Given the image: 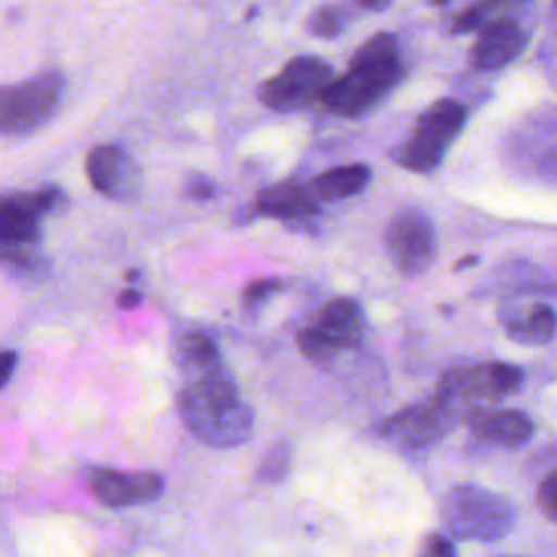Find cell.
Returning a JSON list of instances; mask_svg holds the SVG:
<instances>
[{
	"instance_id": "cell-1",
	"label": "cell",
	"mask_w": 557,
	"mask_h": 557,
	"mask_svg": "<svg viewBox=\"0 0 557 557\" xmlns=\"http://www.w3.org/2000/svg\"><path fill=\"white\" fill-rule=\"evenodd\" d=\"M178 409L187 429L209 446H237L252 433V411L222 363L187 372Z\"/></svg>"
},
{
	"instance_id": "cell-2",
	"label": "cell",
	"mask_w": 557,
	"mask_h": 557,
	"mask_svg": "<svg viewBox=\"0 0 557 557\" xmlns=\"http://www.w3.org/2000/svg\"><path fill=\"white\" fill-rule=\"evenodd\" d=\"M446 529L461 540L496 542L516 524V507L500 494L463 483L448 492L442 507Z\"/></svg>"
},
{
	"instance_id": "cell-3",
	"label": "cell",
	"mask_w": 557,
	"mask_h": 557,
	"mask_svg": "<svg viewBox=\"0 0 557 557\" xmlns=\"http://www.w3.org/2000/svg\"><path fill=\"white\" fill-rule=\"evenodd\" d=\"M522 385V370L513 363L487 361L472 366H455L446 370L437 383L435 396L450 405L457 416H470L511 396Z\"/></svg>"
},
{
	"instance_id": "cell-4",
	"label": "cell",
	"mask_w": 557,
	"mask_h": 557,
	"mask_svg": "<svg viewBox=\"0 0 557 557\" xmlns=\"http://www.w3.org/2000/svg\"><path fill=\"white\" fill-rule=\"evenodd\" d=\"M61 202L63 191L59 187L0 196V259L15 265L35 263L39 248V218Z\"/></svg>"
},
{
	"instance_id": "cell-5",
	"label": "cell",
	"mask_w": 557,
	"mask_h": 557,
	"mask_svg": "<svg viewBox=\"0 0 557 557\" xmlns=\"http://www.w3.org/2000/svg\"><path fill=\"white\" fill-rule=\"evenodd\" d=\"M65 94L59 72H44L17 85H0V133L30 135L52 120Z\"/></svg>"
},
{
	"instance_id": "cell-6",
	"label": "cell",
	"mask_w": 557,
	"mask_h": 557,
	"mask_svg": "<svg viewBox=\"0 0 557 557\" xmlns=\"http://www.w3.org/2000/svg\"><path fill=\"white\" fill-rule=\"evenodd\" d=\"M403 78V63L398 57L348 67V72L331 81L320 94V102L335 115L355 117L379 104Z\"/></svg>"
},
{
	"instance_id": "cell-7",
	"label": "cell",
	"mask_w": 557,
	"mask_h": 557,
	"mask_svg": "<svg viewBox=\"0 0 557 557\" xmlns=\"http://www.w3.org/2000/svg\"><path fill=\"white\" fill-rule=\"evenodd\" d=\"M466 122V107L457 100L444 98L431 104L418 120L411 137L398 148L396 161L411 172H431L440 165L448 146L461 133Z\"/></svg>"
},
{
	"instance_id": "cell-8",
	"label": "cell",
	"mask_w": 557,
	"mask_h": 557,
	"mask_svg": "<svg viewBox=\"0 0 557 557\" xmlns=\"http://www.w3.org/2000/svg\"><path fill=\"white\" fill-rule=\"evenodd\" d=\"M457 411L433 394V398L409 405L381 424V435L407 450H420L440 442L457 422Z\"/></svg>"
},
{
	"instance_id": "cell-9",
	"label": "cell",
	"mask_w": 557,
	"mask_h": 557,
	"mask_svg": "<svg viewBox=\"0 0 557 557\" xmlns=\"http://www.w3.org/2000/svg\"><path fill=\"white\" fill-rule=\"evenodd\" d=\"M331 81L333 72L326 61L318 57H294L278 74L261 85L259 98L270 109L287 111L309 100H320V94Z\"/></svg>"
},
{
	"instance_id": "cell-10",
	"label": "cell",
	"mask_w": 557,
	"mask_h": 557,
	"mask_svg": "<svg viewBox=\"0 0 557 557\" xmlns=\"http://www.w3.org/2000/svg\"><path fill=\"white\" fill-rule=\"evenodd\" d=\"M385 246L400 274L418 276L435 257V228L422 211L405 209L392 218L385 231Z\"/></svg>"
},
{
	"instance_id": "cell-11",
	"label": "cell",
	"mask_w": 557,
	"mask_h": 557,
	"mask_svg": "<svg viewBox=\"0 0 557 557\" xmlns=\"http://www.w3.org/2000/svg\"><path fill=\"white\" fill-rule=\"evenodd\" d=\"M89 485L96 498L109 507H131L161 496L163 479L157 472H122V470H91Z\"/></svg>"
},
{
	"instance_id": "cell-12",
	"label": "cell",
	"mask_w": 557,
	"mask_h": 557,
	"mask_svg": "<svg viewBox=\"0 0 557 557\" xmlns=\"http://www.w3.org/2000/svg\"><path fill=\"white\" fill-rule=\"evenodd\" d=\"M524 44L527 33L520 28V24L511 17H498L483 24L472 46L470 61L481 72L500 70L522 52Z\"/></svg>"
},
{
	"instance_id": "cell-13",
	"label": "cell",
	"mask_w": 557,
	"mask_h": 557,
	"mask_svg": "<svg viewBox=\"0 0 557 557\" xmlns=\"http://www.w3.org/2000/svg\"><path fill=\"white\" fill-rule=\"evenodd\" d=\"M313 326L335 352L352 348L359 344L366 329L363 309L352 298H333L324 305Z\"/></svg>"
},
{
	"instance_id": "cell-14",
	"label": "cell",
	"mask_w": 557,
	"mask_h": 557,
	"mask_svg": "<svg viewBox=\"0 0 557 557\" xmlns=\"http://www.w3.org/2000/svg\"><path fill=\"white\" fill-rule=\"evenodd\" d=\"M472 433L494 446L518 448L533 435V422L527 413L516 409H479L468 416Z\"/></svg>"
},
{
	"instance_id": "cell-15",
	"label": "cell",
	"mask_w": 557,
	"mask_h": 557,
	"mask_svg": "<svg viewBox=\"0 0 557 557\" xmlns=\"http://www.w3.org/2000/svg\"><path fill=\"white\" fill-rule=\"evenodd\" d=\"M257 211L270 218L278 220H302L313 213H318L320 202L313 198L309 185L296 183V181H285L270 185L259 191Z\"/></svg>"
},
{
	"instance_id": "cell-16",
	"label": "cell",
	"mask_w": 557,
	"mask_h": 557,
	"mask_svg": "<svg viewBox=\"0 0 557 557\" xmlns=\"http://www.w3.org/2000/svg\"><path fill=\"white\" fill-rule=\"evenodd\" d=\"M85 168L96 191L117 198L128 189V159L120 146H96L87 154Z\"/></svg>"
},
{
	"instance_id": "cell-17",
	"label": "cell",
	"mask_w": 557,
	"mask_h": 557,
	"mask_svg": "<svg viewBox=\"0 0 557 557\" xmlns=\"http://www.w3.org/2000/svg\"><path fill=\"white\" fill-rule=\"evenodd\" d=\"M370 176L372 172L366 163H348L318 174L309 189L318 202H333L359 194L370 183Z\"/></svg>"
},
{
	"instance_id": "cell-18",
	"label": "cell",
	"mask_w": 557,
	"mask_h": 557,
	"mask_svg": "<svg viewBox=\"0 0 557 557\" xmlns=\"http://www.w3.org/2000/svg\"><path fill=\"white\" fill-rule=\"evenodd\" d=\"M505 331L511 339L522 344H546L557 331V313L548 305H533L522 313L503 318Z\"/></svg>"
},
{
	"instance_id": "cell-19",
	"label": "cell",
	"mask_w": 557,
	"mask_h": 557,
	"mask_svg": "<svg viewBox=\"0 0 557 557\" xmlns=\"http://www.w3.org/2000/svg\"><path fill=\"white\" fill-rule=\"evenodd\" d=\"M178 357L187 372L202 370L220 363L218 346L202 333H189L178 342Z\"/></svg>"
},
{
	"instance_id": "cell-20",
	"label": "cell",
	"mask_w": 557,
	"mask_h": 557,
	"mask_svg": "<svg viewBox=\"0 0 557 557\" xmlns=\"http://www.w3.org/2000/svg\"><path fill=\"white\" fill-rule=\"evenodd\" d=\"M398 57V44L396 37L389 33H379L372 35L370 39H366L352 54L350 65L348 67H359V65H368V63H376V61H385Z\"/></svg>"
},
{
	"instance_id": "cell-21",
	"label": "cell",
	"mask_w": 557,
	"mask_h": 557,
	"mask_svg": "<svg viewBox=\"0 0 557 557\" xmlns=\"http://www.w3.org/2000/svg\"><path fill=\"white\" fill-rule=\"evenodd\" d=\"M513 0H476L474 4H470L463 13H459V17L453 24V33H470L476 30L479 26H483L487 22V17L498 11L500 7L511 4Z\"/></svg>"
},
{
	"instance_id": "cell-22",
	"label": "cell",
	"mask_w": 557,
	"mask_h": 557,
	"mask_svg": "<svg viewBox=\"0 0 557 557\" xmlns=\"http://www.w3.org/2000/svg\"><path fill=\"white\" fill-rule=\"evenodd\" d=\"M342 26H344V20L337 7H320L318 11L311 13L307 22L309 33L318 37H335L342 30Z\"/></svg>"
},
{
	"instance_id": "cell-23",
	"label": "cell",
	"mask_w": 557,
	"mask_h": 557,
	"mask_svg": "<svg viewBox=\"0 0 557 557\" xmlns=\"http://www.w3.org/2000/svg\"><path fill=\"white\" fill-rule=\"evenodd\" d=\"M289 446H276L270 450L259 468L261 481H281L289 470Z\"/></svg>"
},
{
	"instance_id": "cell-24",
	"label": "cell",
	"mask_w": 557,
	"mask_h": 557,
	"mask_svg": "<svg viewBox=\"0 0 557 557\" xmlns=\"http://www.w3.org/2000/svg\"><path fill=\"white\" fill-rule=\"evenodd\" d=\"M537 503L542 507V511L557 522V472L548 474L537 490Z\"/></svg>"
},
{
	"instance_id": "cell-25",
	"label": "cell",
	"mask_w": 557,
	"mask_h": 557,
	"mask_svg": "<svg viewBox=\"0 0 557 557\" xmlns=\"http://www.w3.org/2000/svg\"><path fill=\"white\" fill-rule=\"evenodd\" d=\"M278 289V281H274V278H261V281H255V283H250L246 289H244V302L246 305H261V302H265L274 292Z\"/></svg>"
},
{
	"instance_id": "cell-26",
	"label": "cell",
	"mask_w": 557,
	"mask_h": 557,
	"mask_svg": "<svg viewBox=\"0 0 557 557\" xmlns=\"http://www.w3.org/2000/svg\"><path fill=\"white\" fill-rule=\"evenodd\" d=\"M418 557H457V553H455V546L448 537H444L440 533H433V535L424 537Z\"/></svg>"
},
{
	"instance_id": "cell-27",
	"label": "cell",
	"mask_w": 557,
	"mask_h": 557,
	"mask_svg": "<svg viewBox=\"0 0 557 557\" xmlns=\"http://www.w3.org/2000/svg\"><path fill=\"white\" fill-rule=\"evenodd\" d=\"M213 191H215L213 183L202 174H191L185 181V194L194 200H207L213 196Z\"/></svg>"
},
{
	"instance_id": "cell-28",
	"label": "cell",
	"mask_w": 557,
	"mask_h": 557,
	"mask_svg": "<svg viewBox=\"0 0 557 557\" xmlns=\"http://www.w3.org/2000/svg\"><path fill=\"white\" fill-rule=\"evenodd\" d=\"M17 363V355L15 352H0V387H4V383L11 379V372Z\"/></svg>"
},
{
	"instance_id": "cell-29",
	"label": "cell",
	"mask_w": 557,
	"mask_h": 557,
	"mask_svg": "<svg viewBox=\"0 0 557 557\" xmlns=\"http://www.w3.org/2000/svg\"><path fill=\"white\" fill-rule=\"evenodd\" d=\"M139 302H141V294L135 292V289H126V292H122L120 298H117V305H120V307H126V309L137 307Z\"/></svg>"
},
{
	"instance_id": "cell-30",
	"label": "cell",
	"mask_w": 557,
	"mask_h": 557,
	"mask_svg": "<svg viewBox=\"0 0 557 557\" xmlns=\"http://www.w3.org/2000/svg\"><path fill=\"white\" fill-rule=\"evenodd\" d=\"M363 9H381L387 4V0H355Z\"/></svg>"
},
{
	"instance_id": "cell-31",
	"label": "cell",
	"mask_w": 557,
	"mask_h": 557,
	"mask_svg": "<svg viewBox=\"0 0 557 557\" xmlns=\"http://www.w3.org/2000/svg\"><path fill=\"white\" fill-rule=\"evenodd\" d=\"M476 261H479V257H476V255L463 257V259H459V261L455 263V270H459V268H468V265H472V263H476Z\"/></svg>"
},
{
	"instance_id": "cell-32",
	"label": "cell",
	"mask_w": 557,
	"mask_h": 557,
	"mask_svg": "<svg viewBox=\"0 0 557 557\" xmlns=\"http://www.w3.org/2000/svg\"><path fill=\"white\" fill-rule=\"evenodd\" d=\"M553 24L557 28V0H555V7H553Z\"/></svg>"
}]
</instances>
